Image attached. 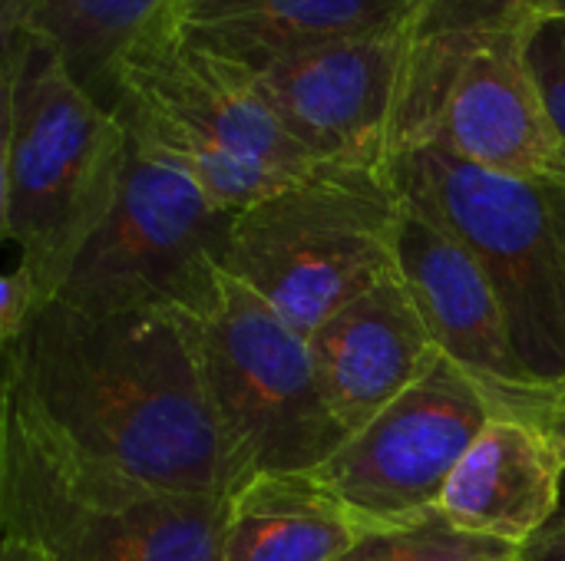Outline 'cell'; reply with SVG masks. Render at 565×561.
I'll return each instance as SVG.
<instances>
[{
  "label": "cell",
  "instance_id": "cell-1",
  "mask_svg": "<svg viewBox=\"0 0 565 561\" xmlns=\"http://www.w3.org/2000/svg\"><path fill=\"white\" fill-rule=\"evenodd\" d=\"M0 354V403L63 453L156 489L232 496L195 317L53 298Z\"/></svg>",
  "mask_w": 565,
  "mask_h": 561
},
{
  "label": "cell",
  "instance_id": "cell-2",
  "mask_svg": "<svg viewBox=\"0 0 565 561\" xmlns=\"http://www.w3.org/2000/svg\"><path fill=\"white\" fill-rule=\"evenodd\" d=\"M0 231L46 301L109 218L129 129L33 30L3 40Z\"/></svg>",
  "mask_w": 565,
  "mask_h": 561
},
{
  "label": "cell",
  "instance_id": "cell-3",
  "mask_svg": "<svg viewBox=\"0 0 565 561\" xmlns=\"http://www.w3.org/2000/svg\"><path fill=\"white\" fill-rule=\"evenodd\" d=\"M106 106L228 212L321 165L281 126L252 69L189 43L166 17L116 60Z\"/></svg>",
  "mask_w": 565,
  "mask_h": 561
},
{
  "label": "cell",
  "instance_id": "cell-4",
  "mask_svg": "<svg viewBox=\"0 0 565 561\" xmlns=\"http://www.w3.org/2000/svg\"><path fill=\"white\" fill-rule=\"evenodd\" d=\"M228 509L89 466L0 403V532L40 561H222Z\"/></svg>",
  "mask_w": 565,
  "mask_h": 561
},
{
  "label": "cell",
  "instance_id": "cell-5",
  "mask_svg": "<svg viewBox=\"0 0 565 561\" xmlns=\"http://www.w3.org/2000/svg\"><path fill=\"white\" fill-rule=\"evenodd\" d=\"M404 192L391 169L318 165L235 215L225 271L298 334L397 274Z\"/></svg>",
  "mask_w": 565,
  "mask_h": 561
},
{
  "label": "cell",
  "instance_id": "cell-6",
  "mask_svg": "<svg viewBox=\"0 0 565 561\" xmlns=\"http://www.w3.org/2000/svg\"><path fill=\"white\" fill-rule=\"evenodd\" d=\"M407 202L454 231L490 274L526 370L565 387V188L513 179L427 139L391 162Z\"/></svg>",
  "mask_w": 565,
  "mask_h": 561
},
{
  "label": "cell",
  "instance_id": "cell-7",
  "mask_svg": "<svg viewBox=\"0 0 565 561\" xmlns=\"http://www.w3.org/2000/svg\"><path fill=\"white\" fill-rule=\"evenodd\" d=\"M195 341L232 493L258 476L318 473L348 443L308 337L248 284L225 274L218 304L195 321Z\"/></svg>",
  "mask_w": 565,
  "mask_h": 561
},
{
  "label": "cell",
  "instance_id": "cell-8",
  "mask_svg": "<svg viewBox=\"0 0 565 561\" xmlns=\"http://www.w3.org/2000/svg\"><path fill=\"white\" fill-rule=\"evenodd\" d=\"M235 215L182 165L129 136L116 205L56 301L79 311L166 308L199 321L218 304Z\"/></svg>",
  "mask_w": 565,
  "mask_h": 561
},
{
  "label": "cell",
  "instance_id": "cell-9",
  "mask_svg": "<svg viewBox=\"0 0 565 561\" xmlns=\"http://www.w3.org/2000/svg\"><path fill=\"white\" fill-rule=\"evenodd\" d=\"M530 17L440 0L424 79V142L530 182L565 188V139L530 66Z\"/></svg>",
  "mask_w": 565,
  "mask_h": 561
},
{
  "label": "cell",
  "instance_id": "cell-10",
  "mask_svg": "<svg viewBox=\"0 0 565 561\" xmlns=\"http://www.w3.org/2000/svg\"><path fill=\"white\" fill-rule=\"evenodd\" d=\"M434 10L255 73L281 126L321 165L391 169L401 152L424 142Z\"/></svg>",
  "mask_w": 565,
  "mask_h": 561
},
{
  "label": "cell",
  "instance_id": "cell-11",
  "mask_svg": "<svg viewBox=\"0 0 565 561\" xmlns=\"http://www.w3.org/2000/svg\"><path fill=\"white\" fill-rule=\"evenodd\" d=\"M500 413L493 397L447 354L318 470L367 532L437 513L440 496Z\"/></svg>",
  "mask_w": 565,
  "mask_h": 561
},
{
  "label": "cell",
  "instance_id": "cell-12",
  "mask_svg": "<svg viewBox=\"0 0 565 561\" xmlns=\"http://www.w3.org/2000/svg\"><path fill=\"white\" fill-rule=\"evenodd\" d=\"M397 271L407 281L430 337L467 370L503 413L546 423L565 387L540 384L513 341L507 308L473 251L404 198Z\"/></svg>",
  "mask_w": 565,
  "mask_h": 561
},
{
  "label": "cell",
  "instance_id": "cell-13",
  "mask_svg": "<svg viewBox=\"0 0 565 561\" xmlns=\"http://www.w3.org/2000/svg\"><path fill=\"white\" fill-rule=\"evenodd\" d=\"M308 350L321 393L348 436L417 384L440 354L401 271L338 308L308 334Z\"/></svg>",
  "mask_w": 565,
  "mask_h": 561
},
{
  "label": "cell",
  "instance_id": "cell-14",
  "mask_svg": "<svg viewBox=\"0 0 565 561\" xmlns=\"http://www.w3.org/2000/svg\"><path fill=\"white\" fill-rule=\"evenodd\" d=\"M563 483L565 453L553 430L500 410L450 476L437 516L523 549L563 513Z\"/></svg>",
  "mask_w": 565,
  "mask_h": 561
},
{
  "label": "cell",
  "instance_id": "cell-15",
  "mask_svg": "<svg viewBox=\"0 0 565 561\" xmlns=\"http://www.w3.org/2000/svg\"><path fill=\"white\" fill-rule=\"evenodd\" d=\"M437 0H172L166 23L189 43L262 73L338 40L417 20Z\"/></svg>",
  "mask_w": 565,
  "mask_h": 561
},
{
  "label": "cell",
  "instance_id": "cell-16",
  "mask_svg": "<svg viewBox=\"0 0 565 561\" xmlns=\"http://www.w3.org/2000/svg\"><path fill=\"white\" fill-rule=\"evenodd\" d=\"M228 499L222 561H334L371 536L318 473L258 476Z\"/></svg>",
  "mask_w": 565,
  "mask_h": 561
},
{
  "label": "cell",
  "instance_id": "cell-17",
  "mask_svg": "<svg viewBox=\"0 0 565 561\" xmlns=\"http://www.w3.org/2000/svg\"><path fill=\"white\" fill-rule=\"evenodd\" d=\"M172 0H40L26 30L56 46L66 69L106 103L116 60L166 17Z\"/></svg>",
  "mask_w": 565,
  "mask_h": 561
},
{
  "label": "cell",
  "instance_id": "cell-18",
  "mask_svg": "<svg viewBox=\"0 0 565 561\" xmlns=\"http://www.w3.org/2000/svg\"><path fill=\"white\" fill-rule=\"evenodd\" d=\"M334 561H523V549L460 532L434 513L397 529L371 532Z\"/></svg>",
  "mask_w": 565,
  "mask_h": 561
},
{
  "label": "cell",
  "instance_id": "cell-19",
  "mask_svg": "<svg viewBox=\"0 0 565 561\" xmlns=\"http://www.w3.org/2000/svg\"><path fill=\"white\" fill-rule=\"evenodd\" d=\"M526 53L546 109L565 139V20H533L526 36Z\"/></svg>",
  "mask_w": 565,
  "mask_h": 561
},
{
  "label": "cell",
  "instance_id": "cell-20",
  "mask_svg": "<svg viewBox=\"0 0 565 561\" xmlns=\"http://www.w3.org/2000/svg\"><path fill=\"white\" fill-rule=\"evenodd\" d=\"M43 304H46V298L36 288L33 274L17 261L0 284V350L17 344V337L26 331V324L36 317V311Z\"/></svg>",
  "mask_w": 565,
  "mask_h": 561
},
{
  "label": "cell",
  "instance_id": "cell-21",
  "mask_svg": "<svg viewBox=\"0 0 565 561\" xmlns=\"http://www.w3.org/2000/svg\"><path fill=\"white\" fill-rule=\"evenodd\" d=\"M523 561H565V513L523 546Z\"/></svg>",
  "mask_w": 565,
  "mask_h": 561
},
{
  "label": "cell",
  "instance_id": "cell-22",
  "mask_svg": "<svg viewBox=\"0 0 565 561\" xmlns=\"http://www.w3.org/2000/svg\"><path fill=\"white\" fill-rule=\"evenodd\" d=\"M40 0H0V43L23 33L36 13Z\"/></svg>",
  "mask_w": 565,
  "mask_h": 561
},
{
  "label": "cell",
  "instance_id": "cell-23",
  "mask_svg": "<svg viewBox=\"0 0 565 561\" xmlns=\"http://www.w3.org/2000/svg\"><path fill=\"white\" fill-rule=\"evenodd\" d=\"M513 10L526 13L530 20H550V17H565V0H507Z\"/></svg>",
  "mask_w": 565,
  "mask_h": 561
},
{
  "label": "cell",
  "instance_id": "cell-24",
  "mask_svg": "<svg viewBox=\"0 0 565 561\" xmlns=\"http://www.w3.org/2000/svg\"><path fill=\"white\" fill-rule=\"evenodd\" d=\"M546 427L553 430L556 443L563 446V453H565V390H563V393H559V400L553 403V413H550ZM563 513H565V483H563Z\"/></svg>",
  "mask_w": 565,
  "mask_h": 561
},
{
  "label": "cell",
  "instance_id": "cell-25",
  "mask_svg": "<svg viewBox=\"0 0 565 561\" xmlns=\"http://www.w3.org/2000/svg\"><path fill=\"white\" fill-rule=\"evenodd\" d=\"M0 561H40L36 559V552L30 549V546H23V542H17V539H0Z\"/></svg>",
  "mask_w": 565,
  "mask_h": 561
},
{
  "label": "cell",
  "instance_id": "cell-26",
  "mask_svg": "<svg viewBox=\"0 0 565 561\" xmlns=\"http://www.w3.org/2000/svg\"><path fill=\"white\" fill-rule=\"evenodd\" d=\"M460 3H477V7H497V3H507V0H460Z\"/></svg>",
  "mask_w": 565,
  "mask_h": 561
},
{
  "label": "cell",
  "instance_id": "cell-27",
  "mask_svg": "<svg viewBox=\"0 0 565 561\" xmlns=\"http://www.w3.org/2000/svg\"><path fill=\"white\" fill-rule=\"evenodd\" d=\"M559 20H565V17H559Z\"/></svg>",
  "mask_w": 565,
  "mask_h": 561
}]
</instances>
